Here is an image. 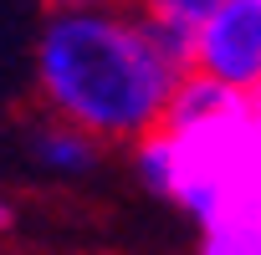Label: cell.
<instances>
[{"label": "cell", "instance_id": "6da1fadb", "mask_svg": "<svg viewBox=\"0 0 261 255\" xmlns=\"http://www.w3.org/2000/svg\"><path fill=\"white\" fill-rule=\"evenodd\" d=\"M190 51L154 31L134 6L51 11L36 36V92L102 143H139L164 122Z\"/></svg>", "mask_w": 261, "mask_h": 255}, {"label": "cell", "instance_id": "7a4b0ae2", "mask_svg": "<svg viewBox=\"0 0 261 255\" xmlns=\"http://www.w3.org/2000/svg\"><path fill=\"white\" fill-rule=\"evenodd\" d=\"M190 67L256 97V87H261V0H225L195 31Z\"/></svg>", "mask_w": 261, "mask_h": 255}, {"label": "cell", "instance_id": "3957f363", "mask_svg": "<svg viewBox=\"0 0 261 255\" xmlns=\"http://www.w3.org/2000/svg\"><path fill=\"white\" fill-rule=\"evenodd\" d=\"M31 153L51 174H87L97 164V153H102V138L77 128V122H67V117H46L31 133Z\"/></svg>", "mask_w": 261, "mask_h": 255}, {"label": "cell", "instance_id": "277c9868", "mask_svg": "<svg viewBox=\"0 0 261 255\" xmlns=\"http://www.w3.org/2000/svg\"><path fill=\"white\" fill-rule=\"evenodd\" d=\"M220 219H261V112L251 122V133L241 143V158L230 169L225 199H220Z\"/></svg>", "mask_w": 261, "mask_h": 255}, {"label": "cell", "instance_id": "5b68a950", "mask_svg": "<svg viewBox=\"0 0 261 255\" xmlns=\"http://www.w3.org/2000/svg\"><path fill=\"white\" fill-rule=\"evenodd\" d=\"M154 31H164L174 46H185L190 51V41H195V31L225 6V0H128Z\"/></svg>", "mask_w": 261, "mask_h": 255}, {"label": "cell", "instance_id": "8992f818", "mask_svg": "<svg viewBox=\"0 0 261 255\" xmlns=\"http://www.w3.org/2000/svg\"><path fill=\"white\" fill-rule=\"evenodd\" d=\"M200 255H261V219H215V225H205Z\"/></svg>", "mask_w": 261, "mask_h": 255}, {"label": "cell", "instance_id": "52a82bcc", "mask_svg": "<svg viewBox=\"0 0 261 255\" xmlns=\"http://www.w3.org/2000/svg\"><path fill=\"white\" fill-rule=\"evenodd\" d=\"M102 6H128V0H51V11H102Z\"/></svg>", "mask_w": 261, "mask_h": 255}, {"label": "cell", "instance_id": "ba28073f", "mask_svg": "<svg viewBox=\"0 0 261 255\" xmlns=\"http://www.w3.org/2000/svg\"><path fill=\"white\" fill-rule=\"evenodd\" d=\"M6 225H11V209H6V204H0V230H6Z\"/></svg>", "mask_w": 261, "mask_h": 255}, {"label": "cell", "instance_id": "9c48e42d", "mask_svg": "<svg viewBox=\"0 0 261 255\" xmlns=\"http://www.w3.org/2000/svg\"><path fill=\"white\" fill-rule=\"evenodd\" d=\"M256 112H261V87H256Z\"/></svg>", "mask_w": 261, "mask_h": 255}]
</instances>
